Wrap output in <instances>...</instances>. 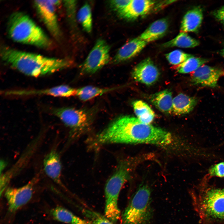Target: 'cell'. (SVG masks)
Segmentation results:
<instances>
[{"instance_id": "cell-1", "label": "cell", "mask_w": 224, "mask_h": 224, "mask_svg": "<svg viewBox=\"0 0 224 224\" xmlns=\"http://www.w3.org/2000/svg\"><path fill=\"white\" fill-rule=\"evenodd\" d=\"M170 133L151 124L143 123L137 118L120 116L97 134L91 141L96 147L112 143H144L166 146L172 142Z\"/></svg>"}, {"instance_id": "cell-2", "label": "cell", "mask_w": 224, "mask_h": 224, "mask_svg": "<svg viewBox=\"0 0 224 224\" xmlns=\"http://www.w3.org/2000/svg\"><path fill=\"white\" fill-rule=\"evenodd\" d=\"M0 56L7 64L22 73L37 77L54 73L70 67L69 60L48 57L3 45Z\"/></svg>"}, {"instance_id": "cell-3", "label": "cell", "mask_w": 224, "mask_h": 224, "mask_svg": "<svg viewBox=\"0 0 224 224\" xmlns=\"http://www.w3.org/2000/svg\"><path fill=\"white\" fill-rule=\"evenodd\" d=\"M7 33L13 41L48 49L52 42L43 30L27 14L20 12H13L7 22Z\"/></svg>"}, {"instance_id": "cell-4", "label": "cell", "mask_w": 224, "mask_h": 224, "mask_svg": "<svg viewBox=\"0 0 224 224\" xmlns=\"http://www.w3.org/2000/svg\"><path fill=\"white\" fill-rule=\"evenodd\" d=\"M193 194L201 224H215L224 220V187L203 188Z\"/></svg>"}, {"instance_id": "cell-5", "label": "cell", "mask_w": 224, "mask_h": 224, "mask_svg": "<svg viewBox=\"0 0 224 224\" xmlns=\"http://www.w3.org/2000/svg\"><path fill=\"white\" fill-rule=\"evenodd\" d=\"M130 162L121 161L105 186V216L114 223L119 219L120 211L118 205V198L122 188L129 179L130 173Z\"/></svg>"}, {"instance_id": "cell-6", "label": "cell", "mask_w": 224, "mask_h": 224, "mask_svg": "<svg viewBox=\"0 0 224 224\" xmlns=\"http://www.w3.org/2000/svg\"><path fill=\"white\" fill-rule=\"evenodd\" d=\"M153 216L151 190L147 185H142L123 212L122 224H149Z\"/></svg>"}, {"instance_id": "cell-7", "label": "cell", "mask_w": 224, "mask_h": 224, "mask_svg": "<svg viewBox=\"0 0 224 224\" xmlns=\"http://www.w3.org/2000/svg\"><path fill=\"white\" fill-rule=\"evenodd\" d=\"M51 112L70 128L72 138L80 136L88 129L91 124L89 116L82 110L61 107L53 109Z\"/></svg>"}, {"instance_id": "cell-8", "label": "cell", "mask_w": 224, "mask_h": 224, "mask_svg": "<svg viewBox=\"0 0 224 224\" xmlns=\"http://www.w3.org/2000/svg\"><path fill=\"white\" fill-rule=\"evenodd\" d=\"M110 46L104 40H98L81 66V74L94 73L107 64L110 60Z\"/></svg>"}, {"instance_id": "cell-9", "label": "cell", "mask_w": 224, "mask_h": 224, "mask_svg": "<svg viewBox=\"0 0 224 224\" xmlns=\"http://www.w3.org/2000/svg\"><path fill=\"white\" fill-rule=\"evenodd\" d=\"M59 0H35L33 3L40 18L49 33L56 39L61 36V32L56 12V6Z\"/></svg>"}, {"instance_id": "cell-10", "label": "cell", "mask_w": 224, "mask_h": 224, "mask_svg": "<svg viewBox=\"0 0 224 224\" xmlns=\"http://www.w3.org/2000/svg\"><path fill=\"white\" fill-rule=\"evenodd\" d=\"M38 180V176H36L22 187H9L5 189L4 195L7 202L9 212H15L30 200L34 186Z\"/></svg>"}, {"instance_id": "cell-11", "label": "cell", "mask_w": 224, "mask_h": 224, "mask_svg": "<svg viewBox=\"0 0 224 224\" xmlns=\"http://www.w3.org/2000/svg\"><path fill=\"white\" fill-rule=\"evenodd\" d=\"M224 75V70L203 65L192 72L190 81L194 85L214 88L217 86L220 78Z\"/></svg>"}, {"instance_id": "cell-12", "label": "cell", "mask_w": 224, "mask_h": 224, "mask_svg": "<svg viewBox=\"0 0 224 224\" xmlns=\"http://www.w3.org/2000/svg\"><path fill=\"white\" fill-rule=\"evenodd\" d=\"M160 75L159 69L149 58L137 64L132 72V76L135 80L149 86L154 84Z\"/></svg>"}, {"instance_id": "cell-13", "label": "cell", "mask_w": 224, "mask_h": 224, "mask_svg": "<svg viewBox=\"0 0 224 224\" xmlns=\"http://www.w3.org/2000/svg\"><path fill=\"white\" fill-rule=\"evenodd\" d=\"M77 89L66 85H61L47 89L40 90H10L8 96H26L46 95L54 97H68L76 96Z\"/></svg>"}, {"instance_id": "cell-14", "label": "cell", "mask_w": 224, "mask_h": 224, "mask_svg": "<svg viewBox=\"0 0 224 224\" xmlns=\"http://www.w3.org/2000/svg\"><path fill=\"white\" fill-rule=\"evenodd\" d=\"M156 2L150 0H131L129 4L118 15L120 17L133 20L147 14L153 8Z\"/></svg>"}, {"instance_id": "cell-15", "label": "cell", "mask_w": 224, "mask_h": 224, "mask_svg": "<svg viewBox=\"0 0 224 224\" xmlns=\"http://www.w3.org/2000/svg\"><path fill=\"white\" fill-rule=\"evenodd\" d=\"M43 167L46 175L55 183L63 187L61 180L62 166L59 155L55 147L45 156Z\"/></svg>"}, {"instance_id": "cell-16", "label": "cell", "mask_w": 224, "mask_h": 224, "mask_svg": "<svg viewBox=\"0 0 224 224\" xmlns=\"http://www.w3.org/2000/svg\"><path fill=\"white\" fill-rule=\"evenodd\" d=\"M147 44L138 37L129 40L118 50L113 58V62L117 63L134 57L142 50Z\"/></svg>"}, {"instance_id": "cell-17", "label": "cell", "mask_w": 224, "mask_h": 224, "mask_svg": "<svg viewBox=\"0 0 224 224\" xmlns=\"http://www.w3.org/2000/svg\"><path fill=\"white\" fill-rule=\"evenodd\" d=\"M203 11L199 6L188 10L184 16L180 26V32H197L203 20Z\"/></svg>"}, {"instance_id": "cell-18", "label": "cell", "mask_w": 224, "mask_h": 224, "mask_svg": "<svg viewBox=\"0 0 224 224\" xmlns=\"http://www.w3.org/2000/svg\"><path fill=\"white\" fill-rule=\"evenodd\" d=\"M169 27L168 20L165 18L155 21L138 37L147 43L152 42L163 37Z\"/></svg>"}, {"instance_id": "cell-19", "label": "cell", "mask_w": 224, "mask_h": 224, "mask_svg": "<svg viewBox=\"0 0 224 224\" xmlns=\"http://www.w3.org/2000/svg\"><path fill=\"white\" fill-rule=\"evenodd\" d=\"M198 101L196 97L180 93L173 98L172 113L176 115L188 114L193 110Z\"/></svg>"}, {"instance_id": "cell-20", "label": "cell", "mask_w": 224, "mask_h": 224, "mask_svg": "<svg viewBox=\"0 0 224 224\" xmlns=\"http://www.w3.org/2000/svg\"><path fill=\"white\" fill-rule=\"evenodd\" d=\"M150 101L161 112L166 114L172 113L173 98L171 91L166 89L155 93L150 97Z\"/></svg>"}, {"instance_id": "cell-21", "label": "cell", "mask_w": 224, "mask_h": 224, "mask_svg": "<svg viewBox=\"0 0 224 224\" xmlns=\"http://www.w3.org/2000/svg\"><path fill=\"white\" fill-rule=\"evenodd\" d=\"M50 214L54 220L68 224H91L89 221L77 217L67 209L57 206L51 209Z\"/></svg>"}, {"instance_id": "cell-22", "label": "cell", "mask_w": 224, "mask_h": 224, "mask_svg": "<svg viewBox=\"0 0 224 224\" xmlns=\"http://www.w3.org/2000/svg\"><path fill=\"white\" fill-rule=\"evenodd\" d=\"M132 104L137 118L143 123L150 124L155 114L149 105L141 100H135Z\"/></svg>"}, {"instance_id": "cell-23", "label": "cell", "mask_w": 224, "mask_h": 224, "mask_svg": "<svg viewBox=\"0 0 224 224\" xmlns=\"http://www.w3.org/2000/svg\"><path fill=\"white\" fill-rule=\"evenodd\" d=\"M199 44V41L194 39L187 33L180 32L175 38L162 45L164 48L177 47L182 48H192Z\"/></svg>"}, {"instance_id": "cell-24", "label": "cell", "mask_w": 224, "mask_h": 224, "mask_svg": "<svg viewBox=\"0 0 224 224\" xmlns=\"http://www.w3.org/2000/svg\"><path fill=\"white\" fill-rule=\"evenodd\" d=\"M115 89L101 88L91 86H85L77 89L76 95L82 101H86Z\"/></svg>"}, {"instance_id": "cell-25", "label": "cell", "mask_w": 224, "mask_h": 224, "mask_svg": "<svg viewBox=\"0 0 224 224\" xmlns=\"http://www.w3.org/2000/svg\"><path fill=\"white\" fill-rule=\"evenodd\" d=\"M204 58L197 57L193 55L177 66L176 69L180 73L186 74L192 72L208 61Z\"/></svg>"}, {"instance_id": "cell-26", "label": "cell", "mask_w": 224, "mask_h": 224, "mask_svg": "<svg viewBox=\"0 0 224 224\" xmlns=\"http://www.w3.org/2000/svg\"><path fill=\"white\" fill-rule=\"evenodd\" d=\"M77 18L83 29L87 32L90 33L92 30V19L91 7L88 3H85L80 8Z\"/></svg>"}, {"instance_id": "cell-27", "label": "cell", "mask_w": 224, "mask_h": 224, "mask_svg": "<svg viewBox=\"0 0 224 224\" xmlns=\"http://www.w3.org/2000/svg\"><path fill=\"white\" fill-rule=\"evenodd\" d=\"M165 56L170 64L177 66L193 55L180 50H175L166 54Z\"/></svg>"}, {"instance_id": "cell-28", "label": "cell", "mask_w": 224, "mask_h": 224, "mask_svg": "<svg viewBox=\"0 0 224 224\" xmlns=\"http://www.w3.org/2000/svg\"><path fill=\"white\" fill-rule=\"evenodd\" d=\"M208 172L212 176L224 177V161L212 166L210 168Z\"/></svg>"}, {"instance_id": "cell-29", "label": "cell", "mask_w": 224, "mask_h": 224, "mask_svg": "<svg viewBox=\"0 0 224 224\" xmlns=\"http://www.w3.org/2000/svg\"><path fill=\"white\" fill-rule=\"evenodd\" d=\"M63 1L68 18L71 21H74L77 4L76 1L64 0Z\"/></svg>"}, {"instance_id": "cell-30", "label": "cell", "mask_w": 224, "mask_h": 224, "mask_svg": "<svg viewBox=\"0 0 224 224\" xmlns=\"http://www.w3.org/2000/svg\"><path fill=\"white\" fill-rule=\"evenodd\" d=\"M131 0H111L110 1V7L119 14L124 10L130 2Z\"/></svg>"}, {"instance_id": "cell-31", "label": "cell", "mask_w": 224, "mask_h": 224, "mask_svg": "<svg viewBox=\"0 0 224 224\" xmlns=\"http://www.w3.org/2000/svg\"><path fill=\"white\" fill-rule=\"evenodd\" d=\"M91 214L92 217V220L91 221V224H114L105 217L95 213L92 212Z\"/></svg>"}, {"instance_id": "cell-32", "label": "cell", "mask_w": 224, "mask_h": 224, "mask_svg": "<svg viewBox=\"0 0 224 224\" xmlns=\"http://www.w3.org/2000/svg\"><path fill=\"white\" fill-rule=\"evenodd\" d=\"M212 14L217 20L224 24V5L214 10Z\"/></svg>"}, {"instance_id": "cell-33", "label": "cell", "mask_w": 224, "mask_h": 224, "mask_svg": "<svg viewBox=\"0 0 224 224\" xmlns=\"http://www.w3.org/2000/svg\"><path fill=\"white\" fill-rule=\"evenodd\" d=\"M220 54L224 58V47L220 50Z\"/></svg>"}]
</instances>
